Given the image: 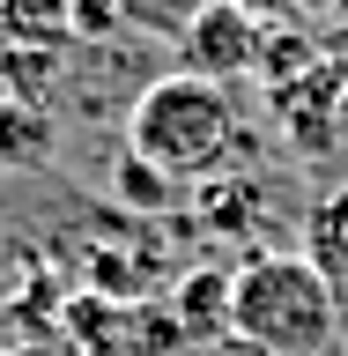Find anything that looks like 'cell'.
Wrapping results in <instances>:
<instances>
[{
	"label": "cell",
	"instance_id": "cell-1",
	"mask_svg": "<svg viewBox=\"0 0 348 356\" xmlns=\"http://www.w3.org/2000/svg\"><path fill=\"white\" fill-rule=\"evenodd\" d=\"M238 134H245V111L230 97V82L215 74H156L126 111V149L141 163L171 178V186H200V178H222V163L238 156Z\"/></svg>",
	"mask_w": 348,
	"mask_h": 356
},
{
	"label": "cell",
	"instance_id": "cell-2",
	"mask_svg": "<svg viewBox=\"0 0 348 356\" xmlns=\"http://www.w3.org/2000/svg\"><path fill=\"white\" fill-rule=\"evenodd\" d=\"M230 327L274 356H333L341 289L311 252H252L245 267H230Z\"/></svg>",
	"mask_w": 348,
	"mask_h": 356
},
{
	"label": "cell",
	"instance_id": "cell-3",
	"mask_svg": "<svg viewBox=\"0 0 348 356\" xmlns=\"http://www.w3.org/2000/svg\"><path fill=\"white\" fill-rule=\"evenodd\" d=\"M341 82H348V44L326 52V60H311L304 74H289V82H267V119H274V134H282L289 156L326 163V156L348 141V127H341Z\"/></svg>",
	"mask_w": 348,
	"mask_h": 356
},
{
	"label": "cell",
	"instance_id": "cell-4",
	"mask_svg": "<svg viewBox=\"0 0 348 356\" xmlns=\"http://www.w3.org/2000/svg\"><path fill=\"white\" fill-rule=\"evenodd\" d=\"M260 44H267V22L238 0H208L200 22L178 38V60L193 74H215V82H252L260 74Z\"/></svg>",
	"mask_w": 348,
	"mask_h": 356
},
{
	"label": "cell",
	"instance_id": "cell-5",
	"mask_svg": "<svg viewBox=\"0 0 348 356\" xmlns=\"http://www.w3.org/2000/svg\"><path fill=\"white\" fill-rule=\"evenodd\" d=\"M171 319L193 349H215L230 334V267H193L185 282H171Z\"/></svg>",
	"mask_w": 348,
	"mask_h": 356
},
{
	"label": "cell",
	"instance_id": "cell-6",
	"mask_svg": "<svg viewBox=\"0 0 348 356\" xmlns=\"http://www.w3.org/2000/svg\"><path fill=\"white\" fill-rule=\"evenodd\" d=\"M60 149V134H52V111L44 104H22L0 89V171H44Z\"/></svg>",
	"mask_w": 348,
	"mask_h": 356
},
{
	"label": "cell",
	"instance_id": "cell-7",
	"mask_svg": "<svg viewBox=\"0 0 348 356\" xmlns=\"http://www.w3.org/2000/svg\"><path fill=\"white\" fill-rule=\"evenodd\" d=\"M0 44L67 52L74 44V0H0Z\"/></svg>",
	"mask_w": 348,
	"mask_h": 356
},
{
	"label": "cell",
	"instance_id": "cell-8",
	"mask_svg": "<svg viewBox=\"0 0 348 356\" xmlns=\"http://www.w3.org/2000/svg\"><path fill=\"white\" fill-rule=\"evenodd\" d=\"M304 245H311V260L326 267V282L348 297V186H333V193L311 200V216H304Z\"/></svg>",
	"mask_w": 348,
	"mask_h": 356
},
{
	"label": "cell",
	"instance_id": "cell-9",
	"mask_svg": "<svg viewBox=\"0 0 348 356\" xmlns=\"http://www.w3.org/2000/svg\"><path fill=\"white\" fill-rule=\"evenodd\" d=\"M200 222H208V230H230V238H252V222H260V178L200 186Z\"/></svg>",
	"mask_w": 348,
	"mask_h": 356
},
{
	"label": "cell",
	"instance_id": "cell-10",
	"mask_svg": "<svg viewBox=\"0 0 348 356\" xmlns=\"http://www.w3.org/2000/svg\"><path fill=\"white\" fill-rule=\"evenodd\" d=\"M178 193H185V186H171V178L156 171V163H141L133 149L119 156V171H111V200H119V208H133V216H163Z\"/></svg>",
	"mask_w": 348,
	"mask_h": 356
},
{
	"label": "cell",
	"instance_id": "cell-11",
	"mask_svg": "<svg viewBox=\"0 0 348 356\" xmlns=\"http://www.w3.org/2000/svg\"><path fill=\"white\" fill-rule=\"evenodd\" d=\"M311 60H326V44L311 38V30L267 22V44H260V74H252V82H289V74H304Z\"/></svg>",
	"mask_w": 348,
	"mask_h": 356
},
{
	"label": "cell",
	"instance_id": "cell-12",
	"mask_svg": "<svg viewBox=\"0 0 348 356\" xmlns=\"http://www.w3.org/2000/svg\"><path fill=\"white\" fill-rule=\"evenodd\" d=\"M60 82V52H30V44H0V89L22 104H44V89Z\"/></svg>",
	"mask_w": 348,
	"mask_h": 356
},
{
	"label": "cell",
	"instance_id": "cell-13",
	"mask_svg": "<svg viewBox=\"0 0 348 356\" xmlns=\"http://www.w3.org/2000/svg\"><path fill=\"white\" fill-rule=\"evenodd\" d=\"M200 8H208V0H119L126 30H141V38H156V44H178L200 22Z\"/></svg>",
	"mask_w": 348,
	"mask_h": 356
},
{
	"label": "cell",
	"instance_id": "cell-14",
	"mask_svg": "<svg viewBox=\"0 0 348 356\" xmlns=\"http://www.w3.org/2000/svg\"><path fill=\"white\" fill-rule=\"evenodd\" d=\"M111 30H126L119 0H74V44H104Z\"/></svg>",
	"mask_w": 348,
	"mask_h": 356
},
{
	"label": "cell",
	"instance_id": "cell-15",
	"mask_svg": "<svg viewBox=\"0 0 348 356\" xmlns=\"http://www.w3.org/2000/svg\"><path fill=\"white\" fill-rule=\"evenodd\" d=\"M208 356H274V349H260L252 334H238V327H230V334H222V341H215V349H208Z\"/></svg>",
	"mask_w": 348,
	"mask_h": 356
},
{
	"label": "cell",
	"instance_id": "cell-16",
	"mask_svg": "<svg viewBox=\"0 0 348 356\" xmlns=\"http://www.w3.org/2000/svg\"><path fill=\"white\" fill-rule=\"evenodd\" d=\"M238 8H252L260 22H297V0H238Z\"/></svg>",
	"mask_w": 348,
	"mask_h": 356
},
{
	"label": "cell",
	"instance_id": "cell-17",
	"mask_svg": "<svg viewBox=\"0 0 348 356\" xmlns=\"http://www.w3.org/2000/svg\"><path fill=\"white\" fill-rule=\"evenodd\" d=\"M341 127H348V82H341Z\"/></svg>",
	"mask_w": 348,
	"mask_h": 356
}]
</instances>
